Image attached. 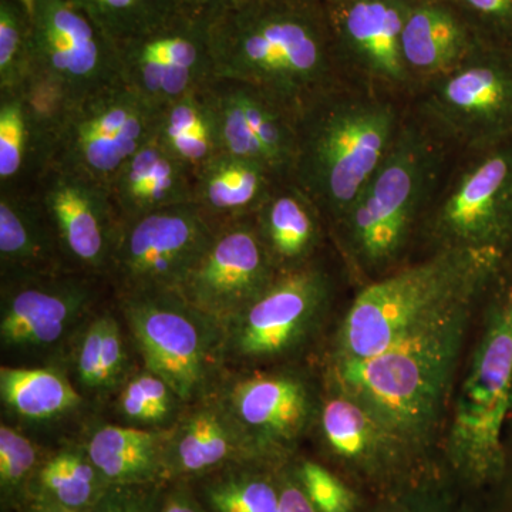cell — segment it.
Instances as JSON below:
<instances>
[{"label": "cell", "instance_id": "obj_41", "mask_svg": "<svg viewBox=\"0 0 512 512\" xmlns=\"http://www.w3.org/2000/svg\"><path fill=\"white\" fill-rule=\"evenodd\" d=\"M478 35L488 42L512 45V0H450Z\"/></svg>", "mask_w": 512, "mask_h": 512}, {"label": "cell", "instance_id": "obj_28", "mask_svg": "<svg viewBox=\"0 0 512 512\" xmlns=\"http://www.w3.org/2000/svg\"><path fill=\"white\" fill-rule=\"evenodd\" d=\"M279 183L261 164L220 153L195 171L192 202L220 227L252 217Z\"/></svg>", "mask_w": 512, "mask_h": 512}, {"label": "cell", "instance_id": "obj_5", "mask_svg": "<svg viewBox=\"0 0 512 512\" xmlns=\"http://www.w3.org/2000/svg\"><path fill=\"white\" fill-rule=\"evenodd\" d=\"M511 403L512 282H507L488 305L444 444V473L458 487L477 490L504 480L503 434Z\"/></svg>", "mask_w": 512, "mask_h": 512}, {"label": "cell", "instance_id": "obj_47", "mask_svg": "<svg viewBox=\"0 0 512 512\" xmlns=\"http://www.w3.org/2000/svg\"><path fill=\"white\" fill-rule=\"evenodd\" d=\"M16 2H19L20 5L25 6V8L28 9L30 15H32L33 10H35L37 0H16Z\"/></svg>", "mask_w": 512, "mask_h": 512}, {"label": "cell", "instance_id": "obj_24", "mask_svg": "<svg viewBox=\"0 0 512 512\" xmlns=\"http://www.w3.org/2000/svg\"><path fill=\"white\" fill-rule=\"evenodd\" d=\"M72 271L37 192L0 194V272L3 281Z\"/></svg>", "mask_w": 512, "mask_h": 512}, {"label": "cell", "instance_id": "obj_30", "mask_svg": "<svg viewBox=\"0 0 512 512\" xmlns=\"http://www.w3.org/2000/svg\"><path fill=\"white\" fill-rule=\"evenodd\" d=\"M109 485L90 460L82 441H66L47 448L30 484L28 501L90 512Z\"/></svg>", "mask_w": 512, "mask_h": 512}, {"label": "cell", "instance_id": "obj_32", "mask_svg": "<svg viewBox=\"0 0 512 512\" xmlns=\"http://www.w3.org/2000/svg\"><path fill=\"white\" fill-rule=\"evenodd\" d=\"M208 86L185 94L161 109L154 133L173 156L194 171L221 153L217 119Z\"/></svg>", "mask_w": 512, "mask_h": 512}, {"label": "cell", "instance_id": "obj_27", "mask_svg": "<svg viewBox=\"0 0 512 512\" xmlns=\"http://www.w3.org/2000/svg\"><path fill=\"white\" fill-rule=\"evenodd\" d=\"M165 439L167 431L97 423L79 440L101 476L113 485L167 483Z\"/></svg>", "mask_w": 512, "mask_h": 512}, {"label": "cell", "instance_id": "obj_4", "mask_svg": "<svg viewBox=\"0 0 512 512\" xmlns=\"http://www.w3.org/2000/svg\"><path fill=\"white\" fill-rule=\"evenodd\" d=\"M403 120L392 101L339 87L298 117L291 180L338 227L392 148Z\"/></svg>", "mask_w": 512, "mask_h": 512}, {"label": "cell", "instance_id": "obj_7", "mask_svg": "<svg viewBox=\"0 0 512 512\" xmlns=\"http://www.w3.org/2000/svg\"><path fill=\"white\" fill-rule=\"evenodd\" d=\"M144 369L163 377L185 404L214 393L227 372L225 328L178 291L116 296Z\"/></svg>", "mask_w": 512, "mask_h": 512}, {"label": "cell", "instance_id": "obj_25", "mask_svg": "<svg viewBox=\"0 0 512 512\" xmlns=\"http://www.w3.org/2000/svg\"><path fill=\"white\" fill-rule=\"evenodd\" d=\"M195 171L150 138L111 180L109 190L121 220L141 217L194 200Z\"/></svg>", "mask_w": 512, "mask_h": 512}, {"label": "cell", "instance_id": "obj_11", "mask_svg": "<svg viewBox=\"0 0 512 512\" xmlns=\"http://www.w3.org/2000/svg\"><path fill=\"white\" fill-rule=\"evenodd\" d=\"M217 228L194 202L123 221L106 279L116 296L178 291Z\"/></svg>", "mask_w": 512, "mask_h": 512}, {"label": "cell", "instance_id": "obj_44", "mask_svg": "<svg viewBox=\"0 0 512 512\" xmlns=\"http://www.w3.org/2000/svg\"><path fill=\"white\" fill-rule=\"evenodd\" d=\"M160 512H207L187 481H173L165 487Z\"/></svg>", "mask_w": 512, "mask_h": 512}, {"label": "cell", "instance_id": "obj_12", "mask_svg": "<svg viewBox=\"0 0 512 512\" xmlns=\"http://www.w3.org/2000/svg\"><path fill=\"white\" fill-rule=\"evenodd\" d=\"M424 229L436 251L507 254L512 247V140L477 153L431 201Z\"/></svg>", "mask_w": 512, "mask_h": 512}, {"label": "cell", "instance_id": "obj_35", "mask_svg": "<svg viewBox=\"0 0 512 512\" xmlns=\"http://www.w3.org/2000/svg\"><path fill=\"white\" fill-rule=\"evenodd\" d=\"M47 448L26 436L19 427L0 423V510L16 512L28 503L30 484Z\"/></svg>", "mask_w": 512, "mask_h": 512}, {"label": "cell", "instance_id": "obj_15", "mask_svg": "<svg viewBox=\"0 0 512 512\" xmlns=\"http://www.w3.org/2000/svg\"><path fill=\"white\" fill-rule=\"evenodd\" d=\"M101 276L64 271L3 281L0 346L3 353L59 356L99 301Z\"/></svg>", "mask_w": 512, "mask_h": 512}, {"label": "cell", "instance_id": "obj_10", "mask_svg": "<svg viewBox=\"0 0 512 512\" xmlns=\"http://www.w3.org/2000/svg\"><path fill=\"white\" fill-rule=\"evenodd\" d=\"M420 123L481 153L512 140V45L481 40L463 63L427 84Z\"/></svg>", "mask_w": 512, "mask_h": 512}, {"label": "cell", "instance_id": "obj_42", "mask_svg": "<svg viewBox=\"0 0 512 512\" xmlns=\"http://www.w3.org/2000/svg\"><path fill=\"white\" fill-rule=\"evenodd\" d=\"M167 484L109 485L90 512H160Z\"/></svg>", "mask_w": 512, "mask_h": 512}, {"label": "cell", "instance_id": "obj_31", "mask_svg": "<svg viewBox=\"0 0 512 512\" xmlns=\"http://www.w3.org/2000/svg\"><path fill=\"white\" fill-rule=\"evenodd\" d=\"M284 463L231 464L187 483L207 512H279V467Z\"/></svg>", "mask_w": 512, "mask_h": 512}, {"label": "cell", "instance_id": "obj_17", "mask_svg": "<svg viewBox=\"0 0 512 512\" xmlns=\"http://www.w3.org/2000/svg\"><path fill=\"white\" fill-rule=\"evenodd\" d=\"M119 55L123 82L157 110L215 79L208 23L184 13L123 43Z\"/></svg>", "mask_w": 512, "mask_h": 512}, {"label": "cell", "instance_id": "obj_13", "mask_svg": "<svg viewBox=\"0 0 512 512\" xmlns=\"http://www.w3.org/2000/svg\"><path fill=\"white\" fill-rule=\"evenodd\" d=\"M217 393L266 456L286 461L315 430L322 389L309 370L289 363L227 370Z\"/></svg>", "mask_w": 512, "mask_h": 512}, {"label": "cell", "instance_id": "obj_1", "mask_svg": "<svg viewBox=\"0 0 512 512\" xmlns=\"http://www.w3.org/2000/svg\"><path fill=\"white\" fill-rule=\"evenodd\" d=\"M208 30L215 79L255 87L296 117L342 87L329 10L315 0H244Z\"/></svg>", "mask_w": 512, "mask_h": 512}, {"label": "cell", "instance_id": "obj_45", "mask_svg": "<svg viewBox=\"0 0 512 512\" xmlns=\"http://www.w3.org/2000/svg\"><path fill=\"white\" fill-rule=\"evenodd\" d=\"M244 0H175L180 13L192 19L210 23L218 16L224 15L229 9L235 8Z\"/></svg>", "mask_w": 512, "mask_h": 512}, {"label": "cell", "instance_id": "obj_26", "mask_svg": "<svg viewBox=\"0 0 512 512\" xmlns=\"http://www.w3.org/2000/svg\"><path fill=\"white\" fill-rule=\"evenodd\" d=\"M252 217L279 272L313 261L322 242L323 218L311 198L292 181L276 184Z\"/></svg>", "mask_w": 512, "mask_h": 512}, {"label": "cell", "instance_id": "obj_14", "mask_svg": "<svg viewBox=\"0 0 512 512\" xmlns=\"http://www.w3.org/2000/svg\"><path fill=\"white\" fill-rule=\"evenodd\" d=\"M158 113L124 82L80 100L64 123L49 168L76 171L109 185L154 136Z\"/></svg>", "mask_w": 512, "mask_h": 512}, {"label": "cell", "instance_id": "obj_2", "mask_svg": "<svg viewBox=\"0 0 512 512\" xmlns=\"http://www.w3.org/2000/svg\"><path fill=\"white\" fill-rule=\"evenodd\" d=\"M480 296L454 303L372 359L326 372L325 382L348 393L400 439L433 458L434 433Z\"/></svg>", "mask_w": 512, "mask_h": 512}, {"label": "cell", "instance_id": "obj_21", "mask_svg": "<svg viewBox=\"0 0 512 512\" xmlns=\"http://www.w3.org/2000/svg\"><path fill=\"white\" fill-rule=\"evenodd\" d=\"M412 0H342L329 18L343 70L372 86H414L403 57V29Z\"/></svg>", "mask_w": 512, "mask_h": 512}, {"label": "cell", "instance_id": "obj_16", "mask_svg": "<svg viewBox=\"0 0 512 512\" xmlns=\"http://www.w3.org/2000/svg\"><path fill=\"white\" fill-rule=\"evenodd\" d=\"M32 72L55 80L76 103L123 82L119 46L69 0H37Z\"/></svg>", "mask_w": 512, "mask_h": 512}, {"label": "cell", "instance_id": "obj_8", "mask_svg": "<svg viewBox=\"0 0 512 512\" xmlns=\"http://www.w3.org/2000/svg\"><path fill=\"white\" fill-rule=\"evenodd\" d=\"M320 446L332 468L370 498L443 476L434 458L400 439L348 393L325 382L318 420Z\"/></svg>", "mask_w": 512, "mask_h": 512}, {"label": "cell", "instance_id": "obj_33", "mask_svg": "<svg viewBox=\"0 0 512 512\" xmlns=\"http://www.w3.org/2000/svg\"><path fill=\"white\" fill-rule=\"evenodd\" d=\"M117 423L151 431H168L183 413V402L163 377L134 370L110 399Z\"/></svg>", "mask_w": 512, "mask_h": 512}, {"label": "cell", "instance_id": "obj_18", "mask_svg": "<svg viewBox=\"0 0 512 512\" xmlns=\"http://www.w3.org/2000/svg\"><path fill=\"white\" fill-rule=\"evenodd\" d=\"M36 192L67 268L106 278L123 224L109 185L50 167L37 180Z\"/></svg>", "mask_w": 512, "mask_h": 512}, {"label": "cell", "instance_id": "obj_29", "mask_svg": "<svg viewBox=\"0 0 512 512\" xmlns=\"http://www.w3.org/2000/svg\"><path fill=\"white\" fill-rule=\"evenodd\" d=\"M0 399L8 416L28 424L56 423L86 409V397L62 367H0Z\"/></svg>", "mask_w": 512, "mask_h": 512}, {"label": "cell", "instance_id": "obj_48", "mask_svg": "<svg viewBox=\"0 0 512 512\" xmlns=\"http://www.w3.org/2000/svg\"><path fill=\"white\" fill-rule=\"evenodd\" d=\"M315 2L322 3L326 8H329V6L336 5V3L342 2V0H315Z\"/></svg>", "mask_w": 512, "mask_h": 512}, {"label": "cell", "instance_id": "obj_9", "mask_svg": "<svg viewBox=\"0 0 512 512\" xmlns=\"http://www.w3.org/2000/svg\"><path fill=\"white\" fill-rule=\"evenodd\" d=\"M332 298L328 272L309 262L279 272L225 325L227 370L289 365L312 342Z\"/></svg>", "mask_w": 512, "mask_h": 512}, {"label": "cell", "instance_id": "obj_39", "mask_svg": "<svg viewBox=\"0 0 512 512\" xmlns=\"http://www.w3.org/2000/svg\"><path fill=\"white\" fill-rule=\"evenodd\" d=\"M453 481L434 477L406 490L372 498L365 512H460L451 494Z\"/></svg>", "mask_w": 512, "mask_h": 512}, {"label": "cell", "instance_id": "obj_20", "mask_svg": "<svg viewBox=\"0 0 512 512\" xmlns=\"http://www.w3.org/2000/svg\"><path fill=\"white\" fill-rule=\"evenodd\" d=\"M221 153L261 164L291 180L298 153V117L248 84L214 79L208 86Z\"/></svg>", "mask_w": 512, "mask_h": 512}, {"label": "cell", "instance_id": "obj_19", "mask_svg": "<svg viewBox=\"0 0 512 512\" xmlns=\"http://www.w3.org/2000/svg\"><path fill=\"white\" fill-rule=\"evenodd\" d=\"M279 274L254 217L222 224L178 292L185 301L227 325L258 299Z\"/></svg>", "mask_w": 512, "mask_h": 512}, {"label": "cell", "instance_id": "obj_6", "mask_svg": "<svg viewBox=\"0 0 512 512\" xmlns=\"http://www.w3.org/2000/svg\"><path fill=\"white\" fill-rule=\"evenodd\" d=\"M440 147L423 124L403 121L392 148L339 222L342 247L357 268H392L436 194Z\"/></svg>", "mask_w": 512, "mask_h": 512}, {"label": "cell", "instance_id": "obj_46", "mask_svg": "<svg viewBox=\"0 0 512 512\" xmlns=\"http://www.w3.org/2000/svg\"><path fill=\"white\" fill-rule=\"evenodd\" d=\"M16 512H79L67 510V508L57 507V505L35 503V501H28L19 511Z\"/></svg>", "mask_w": 512, "mask_h": 512}, {"label": "cell", "instance_id": "obj_43", "mask_svg": "<svg viewBox=\"0 0 512 512\" xmlns=\"http://www.w3.org/2000/svg\"><path fill=\"white\" fill-rule=\"evenodd\" d=\"M291 460L279 467V512H318L293 473Z\"/></svg>", "mask_w": 512, "mask_h": 512}, {"label": "cell", "instance_id": "obj_34", "mask_svg": "<svg viewBox=\"0 0 512 512\" xmlns=\"http://www.w3.org/2000/svg\"><path fill=\"white\" fill-rule=\"evenodd\" d=\"M117 46L158 28L180 13L175 0H69Z\"/></svg>", "mask_w": 512, "mask_h": 512}, {"label": "cell", "instance_id": "obj_38", "mask_svg": "<svg viewBox=\"0 0 512 512\" xmlns=\"http://www.w3.org/2000/svg\"><path fill=\"white\" fill-rule=\"evenodd\" d=\"M293 473L318 512H365L372 498L340 476L332 467L293 456Z\"/></svg>", "mask_w": 512, "mask_h": 512}, {"label": "cell", "instance_id": "obj_37", "mask_svg": "<svg viewBox=\"0 0 512 512\" xmlns=\"http://www.w3.org/2000/svg\"><path fill=\"white\" fill-rule=\"evenodd\" d=\"M32 73V15L16 0H0V93L18 92Z\"/></svg>", "mask_w": 512, "mask_h": 512}, {"label": "cell", "instance_id": "obj_22", "mask_svg": "<svg viewBox=\"0 0 512 512\" xmlns=\"http://www.w3.org/2000/svg\"><path fill=\"white\" fill-rule=\"evenodd\" d=\"M259 460L276 461L245 433L217 390L187 404L177 423L167 431V483L191 481L231 464Z\"/></svg>", "mask_w": 512, "mask_h": 512}, {"label": "cell", "instance_id": "obj_40", "mask_svg": "<svg viewBox=\"0 0 512 512\" xmlns=\"http://www.w3.org/2000/svg\"><path fill=\"white\" fill-rule=\"evenodd\" d=\"M134 372L128 362L126 333L114 312L106 309L101 355L99 403L110 402L121 384Z\"/></svg>", "mask_w": 512, "mask_h": 512}, {"label": "cell", "instance_id": "obj_3", "mask_svg": "<svg viewBox=\"0 0 512 512\" xmlns=\"http://www.w3.org/2000/svg\"><path fill=\"white\" fill-rule=\"evenodd\" d=\"M504 255L476 249H437L430 258L365 286L336 329L326 372L372 359L451 305L483 295Z\"/></svg>", "mask_w": 512, "mask_h": 512}, {"label": "cell", "instance_id": "obj_36", "mask_svg": "<svg viewBox=\"0 0 512 512\" xmlns=\"http://www.w3.org/2000/svg\"><path fill=\"white\" fill-rule=\"evenodd\" d=\"M33 175L32 131L18 92L0 93V185L19 188L23 175Z\"/></svg>", "mask_w": 512, "mask_h": 512}, {"label": "cell", "instance_id": "obj_23", "mask_svg": "<svg viewBox=\"0 0 512 512\" xmlns=\"http://www.w3.org/2000/svg\"><path fill=\"white\" fill-rule=\"evenodd\" d=\"M483 37L450 0H412L403 29V57L413 84L446 76Z\"/></svg>", "mask_w": 512, "mask_h": 512}]
</instances>
